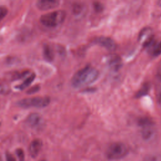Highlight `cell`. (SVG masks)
Segmentation results:
<instances>
[{"label": "cell", "mask_w": 161, "mask_h": 161, "mask_svg": "<svg viewBox=\"0 0 161 161\" xmlns=\"http://www.w3.org/2000/svg\"><path fill=\"white\" fill-rule=\"evenodd\" d=\"M161 54V41L155 45L153 49V55L154 56H158Z\"/></svg>", "instance_id": "obj_16"}, {"label": "cell", "mask_w": 161, "mask_h": 161, "mask_svg": "<svg viewBox=\"0 0 161 161\" xmlns=\"http://www.w3.org/2000/svg\"><path fill=\"white\" fill-rule=\"evenodd\" d=\"M94 42L108 50H114L117 48V44L114 40L108 36H98L94 40Z\"/></svg>", "instance_id": "obj_6"}, {"label": "cell", "mask_w": 161, "mask_h": 161, "mask_svg": "<svg viewBox=\"0 0 161 161\" xmlns=\"http://www.w3.org/2000/svg\"><path fill=\"white\" fill-rule=\"evenodd\" d=\"M26 123L31 128H36L40 127L43 123L42 116L37 113H32L26 119Z\"/></svg>", "instance_id": "obj_7"}, {"label": "cell", "mask_w": 161, "mask_h": 161, "mask_svg": "<svg viewBox=\"0 0 161 161\" xmlns=\"http://www.w3.org/2000/svg\"><path fill=\"white\" fill-rule=\"evenodd\" d=\"M152 40V30L150 28H143L138 35L139 42L144 46H148Z\"/></svg>", "instance_id": "obj_8"}, {"label": "cell", "mask_w": 161, "mask_h": 161, "mask_svg": "<svg viewBox=\"0 0 161 161\" xmlns=\"http://www.w3.org/2000/svg\"><path fill=\"white\" fill-rule=\"evenodd\" d=\"M156 98L157 103L159 105H161V87L158 89L156 94Z\"/></svg>", "instance_id": "obj_21"}, {"label": "cell", "mask_w": 161, "mask_h": 161, "mask_svg": "<svg viewBox=\"0 0 161 161\" xmlns=\"http://www.w3.org/2000/svg\"><path fill=\"white\" fill-rule=\"evenodd\" d=\"M66 13L64 10H57L43 14L40 21L44 26L54 28L61 25L65 20Z\"/></svg>", "instance_id": "obj_2"}, {"label": "cell", "mask_w": 161, "mask_h": 161, "mask_svg": "<svg viewBox=\"0 0 161 161\" xmlns=\"http://www.w3.org/2000/svg\"><path fill=\"white\" fill-rule=\"evenodd\" d=\"M0 125H1V123H0Z\"/></svg>", "instance_id": "obj_24"}, {"label": "cell", "mask_w": 161, "mask_h": 161, "mask_svg": "<svg viewBox=\"0 0 161 161\" xmlns=\"http://www.w3.org/2000/svg\"><path fill=\"white\" fill-rule=\"evenodd\" d=\"M108 64L109 67L113 70H118L122 66V60L118 55H111L108 58Z\"/></svg>", "instance_id": "obj_10"}, {"label": "cell", "mask_w": 161, "mask_h": 161, "mask_svg": "<svg viewBox=\"0 0 161 161\" xmlns=\"http://www.w3.org/2000/svg\"><path fill=\"white\" fill-rule=\"evenodd\" d=\"M19 161H25V153L21 148H18L16 151Z\"/></svg>", "instance_id": "obj_18"}, {"label": "cell", "mask_w": 161, "mask_h": 161, "mask_svg": "<svg viewBox=\"0 0 161 161\" xmlns=\"http://www.w3.org/2000/svg\"><path fill=\"white\" fill-rule=\"evenodd\" d=\"M50 102V99L48 96L27 97L19 100L18 105L23 108H42L47 106Z\"/></svg>", "instance_id": "obj_4"}, {"label": "cell", "mask_w": 161, "mask_h": 161, "mask_svg": "<svg viewBox=\"0 0 161 161\" xmlns=\"http://www.w3.org/2000/svg\"><path fill=\"white\" fill-rule=\"evenodd\" d=\"M43 55L44 58L48 62H52L54 58V53L53 49L48 45L46 44L43 45Z\"/></svg>", "instance_id": "obj_12"}, {"label": "cell", "mask_w": 161, "mask_h": 161, "mask_svg": "<svg viewBox=\"0 0 161 161\" xmlns=\"http://www.w3.org/2000/svg\"><path fill=\"white\" fill-rule=\"evenodd\" d=\"M7 13L8 9L4 6H0V21L6 16Z\"/></svg>", "instance_id": "obj_19"}, {"label": "cell", "mask_w": 161, "mask_h": 161, "mask_svg": "<svg viewBox=\"0 0 161 161\" xmlns=\"http://www.w3.org/2000/svg\"><path fill=\"white\" fill-rule=\"evenodd\" d=\"M158 4H160V6H161V1H159V2H158Z\"/></svg>", "instance_id": "obj_23"}, {"label": "cell", "mask_w": 161, "mask_h": 161, "mask_svg": "<svg viewBox=\"0 0 161 161\" xmlns=\"http://www.w3.org/2000/svg\"><path fill=\"white\" fill-rule=\"evenodd\" d=\"M6 161H16L15 157L9 153H6Z\"/></svg>", "instance_id": "obj_22"}, {"label": "cell", "mask_w": 161, "mask_h": 161, "mask_svg": "<svg viewBox=\"0 0 161 161\" xmlns=\"http://www.w3.org/2000/svg\"><path fill=\"white\" fill-rule=\"evenodd\" d=\"M40 86L36 85V86L31 87L30 89H28L26 91V93L28 94H34L35 92H37L40 90Z\"/></svg>", "instance_id": "obj_17"}, {"label": "cell", "mask_w": 161, "mask_h": 161, "mask_svg": "<svg viewBox=\"0 0 161 161\" xmlns=\"http://www.w3.org/2000/svg\"><path fill=\"white\" fill-rule=\"evenodd\" d=\"M128 153L127 146L121 142H114L108 147L106 155L108 159L118 160L125 157Z\"/></svg>", "instance_id": "obj_3"}, {"label": "cell", "mask_w": 161, "mask_h": 161, "mask_svg": "<svg viewBox=\"0 0 161 161\" xmlns=\"http://www.w3.org/2000/svg\"><path fill=\"white\" fill-rule=\"evenodd\" d=\"M42 142L40 139H35L33 140L29 147V152L30 155L32 157H36L42 148Z\"/></svg>", "instance_id": "obj_11"}, {"label": "cell", "mask_w": 161, "mask_h": 161, "mask_svg": "<svg viewBox=\"0 0 161 161\" xmlns=\"http://www.w3.org/2000/svg\"><path fill=\"white\" fill-rule=\"evenodd\" d=\"M138 125L142 127V136L144 140L150 139L154 134L153 122L148 118H142L138 121Z\"/></svg>", "instance_id": "obj_5"}, {"label": "cell", "mask_w": 161, "mask_h": 161, "mask_svg": "<svg viewBox=\"0 0 161 161\" xmlns=\"http://www.w3.org/2000/svg\"><path fill=\"white\" fill-rule=\"evenodd\" d=\"M150 89V86L148 84H145L143 85V86L141 87V89L137 92L136 94V97H140L142 96H143L148 94Z\"/></svg>", "instance_id": "obj_14"}, {"label": "cell", "mask_w": 161, "mask_h": 161, "mask_svg": "<svg viewBox=\"0 0 161 161\" xmlns=\"http://www.w3.org/2000/svg\"><path fill=\"white\" fill-rule=\"evenodd\" d=\"M36 77V75L35 73H32L31 74H30L21 84L18 85V86L17 87L18 89H20V90H23L25 89V88H26L27 87H28L33 81V80L35 79Z\"/></svg>", "instance_id": "obj_13"}, {"label": "cell", "mask_w": 161, "mask_h": 161, "mask_svg": "<svg viewBox=\"0 0 161 161\" xmlns=\"http://www.w3.org/2000/svg\"><path fill=\"white\" fill-rule=\"evenodd\" d=\"M58 4L59 1L56 0H39L36 4L37 8L42 11L55 8Z\"/></svg>", "instance_id": "obj_9"}, {"label": "cell", "mask_w": 161, "mask_h": 161, "mask_svg": "<svg viewBox=\"0 0 161 161\" xmlns=\"http://www.w3.org/2000/svg\"><path fill=\"white\" fill-rule=\"evenodd\" d=\"M10 88L8 85L4 83H0V94H8L10 92Z\"/></svg>", "instance_id": "obj_15"}, {"label": "cell", "mask_w": 161, "mask_h": 161, "mask_svg": "<svg viewBox=\"0 0 161 161\" xmlns=\"http://www.w3.org/2000/svg\"><path fill=\"white\" fill-rule=\"evenodd\" d=\"M158 158L154 155H148L145 157L143 159V161H158Z\"/></svg>", "instance_id": "obj_20"}, {"label": "cell", "mask_w": 161, "mask_h": 161, "mask_svg": "<svg viewBox=\"0 0 161 161\" xmlns=\"http://www.w3.org/2000/svg\"><path fill=\"white\" fill-rule=\"evenodd\" d=\"M98 76L99 72L97 69L87 65L74 74L71 79V84L75 88H80L93 83Z\"/></svg>", "instance_id": "obj_1"}]
</instances>
